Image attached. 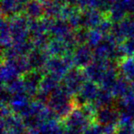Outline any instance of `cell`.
<instances>
[{
	"instance_id": "cell-8",
	"label": "cell",
	"mask_w": 134,
	"mask_h": 134,
	"mask_svg": "<svg viewBox=\"0 0 134 134\" xmlns=\"http://www.w3.org/2000/svg\"><path fill=\"white\" fill-rule=\"evenodd\" d=\"M0 38H1V45L3 50L8 49L13 45L9 19L3 16L1 18V37Z\"/></svg>"
},
{
	"instance_id": "cell-11",
	"label": "cell",
	"mask_w": 134,
	"mask_h": 134,
	"mask_svg": "<svg viewBox=\"0 0 134 134\" xmlns=\"http://www.w3.org/2000/svg\"><path fill=\"white\" fill-rule=\"evenodd\" d=\"M124 57H134V38H129L119 45Z\"/></svg>"
},
{
	"instance_id": "cell-10",
	"label": "cell",
	"mask_w": 134,
	"mask_h": 134,
	"mask_svg": "<svg viewBox=\"0 0 134 134\" xmlns=\"http://www.w3.org/2000/svg\"><path fill=\"white\" fill-rule=\"evenodd\" d=\"M104 37V36L98 29L88 30L87 44L88 45L90 48L94 49L97 46L99 45V43L102 41H103Z\"/></svg>"
},
{
	"instance_id": "cell-9",
	"label": "cell",
	"mask_w": 134,
	"mask_h": 134,
	"mask_svg": "<svg viewBox=\"0 0 134 134\" xmlns=\"http://www.w3.org/2000/svg\"><path fill=\"white\" fill-rule=\"evenodd\" d=\"M118 70L126 76H134V57H125L118 63Z\"/></svg>"
},
{
	"instance_id": "cell-12",
	"label": "cell",
	"mask_w": 134,
	"mask_h": 134,
	"mask_svg": "<svg viewBox=\"0 0 134 134\" xmlns=\"http://www.w3.org/2000/svg\"><path fill=\"white\" fill-rule=\"evenodd\" d=\"M61 5H69V6H76L77 0H55ZM77 7V6H76Z\"/></svg>"
},
{
	"instance_id": "cell-6",
	"label": "cell",
	"mask_w": 134,
	"mask_h": 134,
	"mask_svg": "<svg viewBox=\"0 0 134 134\" xmlns=\"http://www.w3.org/2000/svg\"><path fill=\"white\" fill-rule=\"evenodd\" d=\"M28 62L31 66V69L40 70L41 68H44L46 63L50 58L45 49H38L34 48L27 56Z\"/></svg>"
},
{
	"instance_id": "cell-2",
	"label": "cell",
	"mask_w": 134,
	"mask_h": 134,
	"mask_svg": "<svg viewBox=\"0 0 134 134\" xmlns=\"http://www.w3.org/2000/svg\"><path fill=\"white\" fill-rule=\"evenodd\" d=\"M72 66V55H67L65 57H50L43 69L54 76H62Z\"/></svg>"
},
{
	"instance_id": "cell-13",
	"label": "cell",
	"mask_w": 134,
	"mask_h": 134,
	"mask_svg": "<svg viewBox=\"0 0 134 134\" xmlns=\"http://www.w3.org/2000/svg\"><path fill=\"white\" fill-rule=\"evenodd\" d=\"M38 2H40L42 4H43V5H45V4H47V3H48L49 2H51V1H53V0H37Z\"/></svg>"
},
{
	"instance_id": "cell-1",
	"label": "cell",
	"mask_w": 134,
	"mask_h": 134,
	"mask_svg": "<svg viewBox=\"0 0 134 134\" xmlns=\"http://www.w3.org/2000/svg\"><path fill=\"white\" fill-rule=\"evenodd\" d=\"M9 19V27L14 43H25L30 40V20L21 14Z\"/></svg>"
},
{
	"instance_id": "cell-3",
	"label": "cell",
	"mask_w": 134,
	"mask_h": 134,
	"mask_svg": "<svg viewBox=\"0 0 134 134\" xmlns=\"http://www.w3.org/2000/svg\"><path fill=\"white\" fill-rule=\"evenodd\" d=\"M93 49L87 44L77 46L72 54L73 66L76 69L86 68L93 61Z\"/></svg>"
},
{
	"instance_id": "cell-7",
	"label": "cell",
	"mask_w": 134,
	"mask_h": 134,
	"mask_svg": "<svg viewBox=\"0 0 134 134\" xmlns=\"http://www.w3.org/2000/svg\"><path fill=\"white\" fill-rule=\"evenodd\" d=\"M24 15L30 20H38L44 17V6L37 0H29L25 8Z\"/></svg>"
},
{
	"instance_id": "cell-4",
	"label": "cell",
	"mask_w": 134,
	"mask_h": 134,
	"mask_svg": "<svg viewBox=\"0 0 134 134\" xmlns=\"http://www.w3.org/2000/svg\"><path fill=\"white\" fill-rule=\"evenodd\" d=\"M106 17V14L97 9L83 10L82 11V28L87 30L97 29Z\"/></svg>"
},
{
	"instance_id": "cell-5",
	"label": "cell",
	"mask_w": 134,
	"mask_h": 134,
	"mask_svg": "<svg viewBox=\"0 0 134 134\" xmlns=\"http://www.w3.org/2000/svg\"><path fill=\"white\" fill-rule=\"evenodd\" d=\"M29 0H2V16L6 18L24 14L25 8Z\"/></svg>"
}]
</instances>
